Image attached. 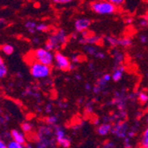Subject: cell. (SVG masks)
Returning a JSON list of instances; mask_svg holds the SVG:
<instances>
[{"instance_id":"cell-10","label":"cell","mask_w":148,"mask_h":148,"mask_svg":"<svg viewBox=\"0 0 148 148\" xmlns=\"http://www.w3.org/2000/svg\"><path fill=\"white\" fill-rule=\"evenodd\" d=\"M127 123L124 122H121L112 127V133H114L116 137L119 138H125L127 134Z\"/></svg>"},{"instance_id":"cell-2","label":"cell","mask_w":148,"mask_h":148,"mask_svg":"<svg viewBox=\"0 0 148 148\" xmlns=\"http://www.w3.org/2000/svg\"><path fill=\"white\" fill-rule=\"evenodd\" d=\"M90 9L98 15H112L117 12V6L108 0H96L90 4Z\"/></svg>"},{"instance_id":"cell-37","label":"cell","mask_w":148,"mask_h":148,"mask_svg":"<svg viewBox=\"0 0 148 148\" xmlns=\"http://www.w3.org/2000/svg\"><path fill=\"white\" fill-rule=\"evenodd\" d=\"M147 148H148V147H147Z\"/></svg>"},{"instance_id":"cell-31","label":"cell","mask_w":148,"mask_h":148,"mask_svg":"<svg viewBox=\"0 0 148 148\" xmlns=\"http://www.w3.org/2000/svg\"><path fill=\"white\" fill-rule=\"evenodd\" d=\"M46 122L47 123L51 124V125H53V124H55L56 122H57V118L55 116H49L47 119H46Z\"/></svg>"},{"instance_id":"cell-3","label":"cell","mask_w":148,"mask_h":148,"mask_svg":"<svg viewBox=\"0 0 148 148\" xmlns=\"http://www.w3.org/2000/svg\"><path fill=\"white\" fill-rule=\"evenodd\" d=\"M29 72L35 79H45L51 74V66L32 60L29 64Z\"/></svg>"},{"instance_id":"cell-5","label":"cell","mask_w":148,"mask_h":148,"mask_svg":"<svg viewBox=\"0 0 148 148\" xmlns=\"http://www.w3.org/2000/svg\"><path fill=\"white\" fill-rule=\"evenodd\" d=\"M54 66L61 71H69L72 70L75 68V64L71 62V60L69 59V57L65 55L64 53L59 51H56L54 53Z\"/></svg>"},{"instance_id":"cell-30","label":"cell","mask_w":148,"mask_h":148,"mask_svg":"<svg viewBox=\"0 0 148 148\" xmlns=\"http://www.w3.org/2000/svg\"><path fill=\"white\" fill-rule=\"evenodd\" d=\"M138 39H139V41H140V43L141 44H147V42H148V36H146V35H145V34H141L140 36H139V37H138Z\"/></svg>"},{"instance_id":"cell-15","label":"cell","mask_w":148,"mask_h":148,"mask_svg":"<svg viewBox=\"0 0 148 148\" xmlns=\"http://www.w3.org/2000/svg\"><path fill=\"white\" fill-rule=\"evenodd\" d=\"M113 57H114V60L115 66L123 64V60H124V54L122 51H120L118 50H114V51H113Z\"/></svg>"},{"instance_id":"cell-9","label":"cell","mask_w":148,"mask_h":148,"mask_svg":"<svg viewBox=\"0 0 148 148\" xmlns=\"http://www.w3.org/2000/svg\"><path fill=\"white\" fill-rule=\"evenodd\" d=\"M112 80V75L109 74H105L101 77L99 78V80L96 82L95 85L92 88L94 93H100L107 84V83Z\"/></svg>"},{"instance_id":"cell-27","label":"cell","mask_w":148,"mask_h":148,"mask_svg":"<svg viewBox=\"0 0 148 148\" xmlns=\"http://www.w3.org/2000/svg\"><path fill=\"white\" fill-rule=\"evenodd\" d=\"M74 1V0H52V2L56 4V5H68V4H70Z\"/></svg>"},{"instance_id":"cell-22","label":"cell","mask_w":148,"mask_h":148,"mask_svg":"<svg viewBox=\"0 0 148 148\" xmlns=\"http://www.w3.org/2000/svg\"><path fill=\"white\" fill-rule=\"evenodd\" d=\"M57 144L60 146V147H63V148H69L71 145V142H70V139L69 138H64L63 139L61 140H59L57 141Z\"/></svg>"},{"instance_id":"cell-20","label":"cell","mask_w":148,"mask_h":148,"mask_svg":"<svg viewBox=\"0 0 148 148\" xmlns=\"http://www.w3.org/2000/svg\"><path fill=\"white\" fill-rule=\"evenodd\" d=\"M55 136H56V140L59 141V140H61L63 139L64 138H66V133L64 131L63 129H61L60 127H57L55 129Z\"/></svg>"},{"instance_id":"cell-32","label":"cell","mask_w":148,"mask_h":148,"mask_svg":"<svg viewBox=\"0 0 148 148\" xmlns=\"http://www.w3.org/2000/svg\"><path fill=\"white\" fill-rule=\"evenodd\" d=\"M108 1H110L111 3H113L114 5H116L117 7L123 5L125 2V0H108Z\"/></svg>"},{"instance_id":"cell-4","label":"cell","mask_w":148,"mask_h":148,"mask_svg":"<svg viewBox=\"0 0 148 148\" xmlns=\"http://www.w3.org/2000/svg\"><path fill=\"white\" fill-rule=\"evenodd\" d=\"M32 60L38 61L47 66H52L54 63V53L47 50L45 47H40L31 52Z\"/></svg>"},{"instance_id":"cell-24","label":"cell","mask_w":148,"mask_h":148,"mask_svg":"<svg viewBox=\"0 0 148 148\" xmlns=\"http://www.w3.org/2000/svg\"><path fill=\"white\" fill-rule=\"evenodd\" d=\"M36 32H47L49 30V26L45 23H38L36 28Z\"/></svg>"},{"instance_id":"cell-28","label":"cell","mask_w":148,"mask_h":148,"mask_svg":"<svg viewBox=\"0 0 148 148\" xmlns=\"http://www.w3.org/2000/svg\"><path fill=\"white\" fill-rule=\"evenodd\" d=\"M138 23H139V25L142 27V28H146V27H148V17H146V16L142 17L139 20Z\"/></svg>"},{"instance_id":"cell-7","label":"cell","mask_w":148,"mask_h":148,"mask_svg":"<svg viewBox=\"0 0 148 148\" xmlns=\"http://www.w3.org/2000/svg\"><path fill=\"white\" fill-rule=\"evenodd\" d=\"M92 21L90 19L86 18V17H81V18H77L75 22H74V28L75 30L77 33H84L85 31H88L89 28L90 27Z\"/></svg>"},{"instance_id":"cell-13","label":"cell","mask_w":148,"mask_h":148,"mask_svg":"<svg viewBox=\"0 0 148 148\" xmlns=\"http://www.w3.org/2000/svg\"><path fill=\"white\" fill-rule=\"evenodd\" d=\"M112 131V125L110 123H103L97 129V132L100 136H106Z\"/></svg>"},{"instance_id":"cell-21","label":"cell","mask_w":148,"mask_h":148,"mask_svg":"<svg viewBox=\"0 0 148 148\" xmlns=\"http://www.w3.org/2000/svg\"><path fill=\"white\" fill-rule=\"evenodd\" d=\"M1 51L5 55H12L13 51H14V48H13V46H12L11 45H4L1 47Z\"/></svg>"},{"instance_id":"cell-18","label":"cell","mask_w":148,"mask_h":148,"mask_svg":"<svg viewBox=\"0 0 148 148\" xmlns=\"http://www.w3.org/2000/svg\"><path fill=\"white\" fill-rule=\"evenodd\" d=\"M36 21H26L25 23V28L28 29V31L30 33V34H35L36 32Z\"/></svg>"},{"instance_id":"cell-11","label":"cell","mask_w":148,"mask_h":148,"mask_svg":"<svg viewBox=\"0 0 148 148\" xmlns=\"http://www.w3.org/2000/svg\"><path fill=\"white\" fill-rule=\"evenodd\" d=\"M124 71H125V68L123 66V64L114 66L113 74L111 75L112 80L114 81V82H119L120 80H122V78L124 75Z\"/></svg>"},{"instance_id":"cell-17","label":"cell","mask_w":148,"mask_h":148,"mask_svg":"<svg viewBox=\"0 0 148 148\" xmlns=\"http://www.w3.org/2000/svg\"><path fill=\"white\" fill-rule=\"evenodd\" d=\"M7 66L5 64V61L3 58L0 56V79H3L7 75Z\"/></svg>"},{"instance_id":"cell-6","label":"cell","mask_w":148,"mask_h":148,"mask_svg":"<svg viewBox=\"0 0 148 148\" xmlns=\"http://www.w3.org/2000/svg\"><path fill=\"white\" fill-rule=\"evenodd\" d=\"M101 40L102 37L100 36L85 31L82 33V36L78 38V42L80 45H97L100 44Z\"/></svg>"},{"instance_id":"cell-36","label":"cell","mask_w":148,"mask_h":148,"mask_svg":"<svg viewBox=\"0 0 148 148\" xmlns=\"http://www.w3.org/2000/svg\"><path fill=\"white\" fill-rule=\"evenodd\" d=\"M85 89H86L87 90H91V87H90V84H87L85 85Z\"/></svg>"},{"instance_id":"cell-12","label":"cell","mask_w":148,"mask_h":148,"mask_svg":"<svg viewBox=\"0 0 148 148\" xmlns=\"http://www.w3.org/2000/svg\"><path fill=\"white\" fill-rule=\"evenodd\" d=\"M11 137L12 140H14L20 144H22V145L26 144V138H25L24 133L18 130H12L11 131Z\"/></svg>"},{"instance_id":"cell-14","label":"cell","mask_w":148,"mask_h":148,"mask_svg":"<svg viewBox=\"0 0 148 148\" xmlns=\"http://www.w3.org/2000/svg\"><path fill=\"white\" fill-rule=\"evenodd\" d=\"M104 40H105L106 44L112 48L119 47V38L118 37H115L113 36H105Z\"/></svg>"},{"instance_id":"cell-23","label":"cell","mask_w":148,"mask_h":148,"mask_svg":"<svg viewBox=\"0 0 148 148\" xmlns=\"http://www.w3.org/2000/svg\"><path fill=\"white\" fill-rule=\"evenodd\" d=\"M142 146L143 148H147L148 147V127L145 129V130L143 133V137H142Z\"/></svg>"},{"instance_id":"cell-35","label":"cell","mask_w":148,"mask_h":148,"mask_svg":"<svg viewBox=\"0 0 148 148\" xmlns=\"http://www.w3.org/2000/svg\"><path fill=\"white\" fill-rule=\"evenodd\" d=\"M5 23H6L5 19H4V18H0V25H4V24H5Z\"/></svg>"},{"instance_id":"cell-26","label":"cell","mask_w":148,"mask_h":148,"mask_svg":"<svg viewBox=\"0 0 148 148\" xmlns=\"http://www.w3.org/2000/svg\"><path fill=\"white\" fill-rule=\"evenodd\" d=\"M21 130L24 133H30L33 130V126L29 123L25 122L21 124Z\"/></svg>"},{"instance_id":"cell-33","label":"cell","mask_w":148,"mask_h":148,"mask_svg":"<svg viewBox=\"0 0 148 148\" xmlns=\"http://www.w3.org/2000/svg\"><path fill=\"white\" fill-rule=\"evenodd\" d=\"M0 148H8L7 145L4 142V140H2L1 138H0Z\"/></svg>"},{"instance_id":"cell-19","label":"cell","mask_w":148,"mask_h":148,"mask_svg":"<svg viewBox=\"0 0 148 148\" xmlns=\"http://www.w3.org/2000/svg\"><path fill=\"white\" fill-rule=\"evenodd\" d=\"M138 100L142 105L146 104L148 102V93H146L145 91L138 92Z\"/></svg>"},{"instance_id":"cell-25","label":"cell","mask_w":148,"mask_h":148,"mask_svg":"<svg viewBox=\"0 0 148 148\" xmlns=\"http://www.w3.org/2000/svg\"><path fill=\"white\" fill-rule=\"evenodd\" d=\"M7 147L8 148H27L25 146V145H22V144H20L14 140H11L8 142L7 144Z\"/></svg>"},{"instance_id":"cell-8","label":"cell","mask_w":148,"mask_h":148,"mask_svg":"<svg viewBox=\"0 0 148 148\" xmlns=\"http://www.w3.org/2000/svg\"><path fill=\"white\" fill-rule=\"evenodd\" d=\"M84 52L87 55L93 57L95 59L104 60L106 57V53L103 51H101L97 45H84Z\"/></svg>"},{"instance_id":"cell-1","label":"cell","mask_w":148,"mask_h":148,"mask_svg":"<svg viewBox=\"0 0 148 148\" xmlns=\"http://www.w3.org/2000/svg\"><path fill=\"white\" fill-rule=\"evenodd\" d=\"M68 42V35L64 29H58L53 32L45 42V47L51 51H59Z\"/></svg>"},{"instance_id":"cell-34","label":"cell","mask_w":148,"mask_h":148,"mask_svg":"<svg viewBox=\"0 0 148 148\" xmlns=\"http://www.w3.org/2000/svg\"><path fill=\"white\" fill-rule=\"evenodd\" d=\"M33 42H34V44H39L40 43V39L38 37H34L33 38Z\"/></svg>"},{"instance_id":"cell-29","label":"cell","mask_w":148,"mask_h":148,"mask_svg":"<svg viewBox=\"0 0 148 148\" xmlns=\"http://www.w3.org/2000/svg\"><path fill=\"white\" fill-rule=\"evenodd\" d=\"M80 60H81V56L80 55H78V54H73L72 56H71V59H70V60H71V62L73 63V64H76V63H78L79 61H80Z\"/></svg>"},{"instance_id":"cell-16","label":"cell","mask_w":148,"mask_h":148,"mask_svg":"<svg viewBox=\"0 0 148 148\" xmlns=\"http://www.w3.org/2000/svg\"><path fill=\"white\" fill-rule=\"evenodd\" d=\"M132 45V39L129 36H123L119 38V47L129 48Z\"/></svg>"}]
</instances>
